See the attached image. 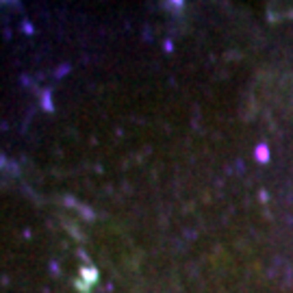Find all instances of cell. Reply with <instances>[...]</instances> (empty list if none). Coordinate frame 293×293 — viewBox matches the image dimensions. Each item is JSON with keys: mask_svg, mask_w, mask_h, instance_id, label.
I'll return each instance as SVG.
<instances>
[{"mask_svg": "<svg viewBox=\"0 0 293 293\" xmlns=\"http://www.w3.org/2000/svg\"><path fill=\"white\" fill-rule=\"evenodd\" d=\"M256 159H258V161H263V163H265V161H267V159H269L267 146H258V148H256Z\"/></svg>", "mask_w": 293, "mask_h": 293, "instance_id": "cell-1", "label": "cell"}]
</instances>
